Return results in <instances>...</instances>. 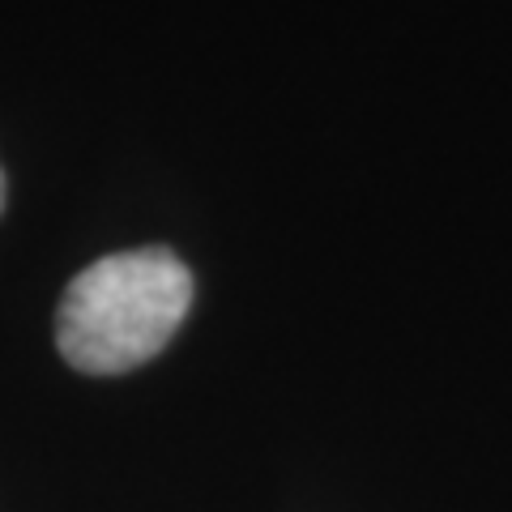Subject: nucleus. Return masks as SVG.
Segmentation results:
<instances>
[{"instance_id": "obj_1", "label": "nucleus", "mask_w": 512, "mask_h": 512, "mask_svg": "<svg viewBox=\"0 0 512 512\" xmlns=\"http://www.w3.org/2000/svg\"><path fill=\"white\" fill-rule=\"evenodd\" d=\"M192 303L188 265L167 248L116 252L82 269L56 308V346L77 372L120 376L150 363Z\"/></svg>"}, {"instance_id": "obj_2", "label": "nucleus", "mask_w": 512, "mask_h": 512, "mask_svg": "<svg viewBox=\"0 0 512 512\" xmlns=\"http://www.w3.org/2000/svg\"><path fill=\"white\" fill-rule=\"evenodd\" d=\"M0 210H5V175H0Z\"/></svg>"}]
</instances>
